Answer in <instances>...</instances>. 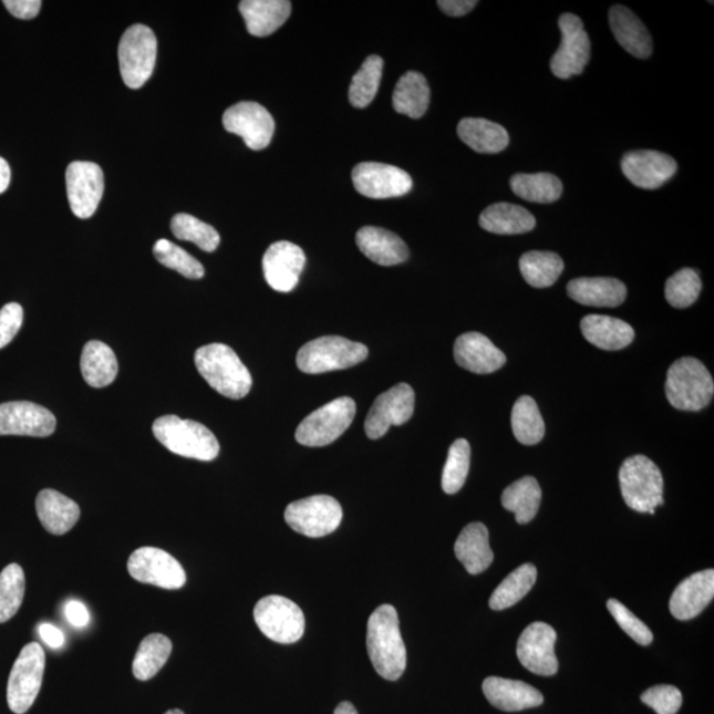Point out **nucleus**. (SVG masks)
Returning a JSON list of instances; mask_svg holds the SVG:
<instances>
[{
	"label": "nucleus",
	"instance_id": "1",
	"mask_svg": "<svg viewBox=\"0 0 714 714\" xmlns=\"http://www.w3.org/2000/svg\"><path fill=\"white\" fill-rule=\"evenodd\" d=\"M366 650L381 677L396 682L406 669V649L396 609L381 604L366 624Z\"/></svg>",
	"mask_w": 714,
	"mask_h": 714
},
{
	"label": "nucleus",
	"instance_id": "2",
	"mask_svg": "<svg viewBox=\"0 0 714 714\" xmlns=\"http://www.w3.org/2000/svg\"><path fill=\"white\" fill-rule=\"evenodd\" d=\"M197 371L210 387L230 400H241L251 390L253 380L237 353L230 346L213 343L195 352Z\"/></svg>",
	"mask_w": 714,
	"mask_h": 714
},
{
	"label": "nucleus",
	"instance_id": "3",
	"mask_svg": "<svg viewBox=\"0 0 714 714\" xmlns=\"http://www.w3.org/2000/svg\"><path fill=\"white\" fill-rule=\"evenodd\" d=\"M713 393V377L699 359H679L666 372L665 396L677 411H702L711 404Z\"/></svg>",
	"mask_w": 714,
	"mask_h": 714
},
{
	"label": "nucleus",
	"instance_id": "4",
	"mask_svg": "<svg viewBox=\"0 0 714 714\" xmlns=\"http://www.w3.org/2000/svg\"><path fill=\"white\" fill-rule=\"evenodd\" d=\"M153 433L167 451L180 457L209 462L220 453V444L215 434L193 420L163 416L155 420Z\"/></svg>",
	"mask_w": 714,
	"mask_h": 714
},
{
	"label": "nucleus",
	"instance_id": "5",
	"mask_svg": "<svg viewBox=\"0 0 714 714\" xmlns=\"http://www.w3.org/2000/svg\"><path fill=\"white\" fill-rule=\"evenodd\" d=\"M619 485L625 505L637 513L654 515L656 507L664 505L661 468L645 455H634L623 462Z\"/></svg>",
	"mask_w": 714,
	"mask_h": 714
},
{
	"label": "nucleus",
	"instance_id": "6",
	"mask_svg": "<svg viewBox=\"0 0 714 714\" xmlns=\"http://www.w3.org/2000/svg\"><path fill=\"white\" fill-rule=\"evenodd\" d=\"M369 349L362 343L342 337H323L306 343L298 351V369L309 375L351 369L369 358Z\"/></svg>",
	"mask_w": 714,
	"mask_h": 714
},
{
	"label": "nucleus",
	"instance_id": "7",
	"mask_svg": "<svg viewBox=\"0 0 714 714\" xmlns=\"http://www.w3.org/2000/svg\"><path fill=\"white\" fill-rule=\"evenodd\" d=\"M156 38L147 25L128 27L118 48L122 80L131 90H139L152 77L156 61Z\"/></svg>",
	"mask_w": 714,
	"mask_h": 714
},
{
	"label": "nucleus",
	"instance_id": "8",
	"mask_svg": "<svg viewBox=\"0 0 714 714\" xmlns=\"http://www.w3.org/2000/svg\"><path fill=\"white\" fill-rule=\"evenodd\" d=\"M45 654L42 645L32 642L24 645L13 663L7 684V703L17 714L29 712L42 689Z\"/></svg>",
	"mask_w": 714,
	"mask_h": 714
},
{
	"label": "nucleus",
	"instance_id": "9",
	"mask_svg": "<svg viewBox=\"0 0 714 714\" xmlns=\"http://www.w3.org/2000/svg\"><path fill=\"white\" fill-rule=\"evenodd\" d=\"M355 414L356 404L351 397L333 400L299 424L296 439L303 446H328L351 426Z\"/></svg>",
	"mask_w": 714,
	"mask_h": 714
},
{
	"label": "nucleus",
	"instance_id": "10",
	"mask_svg": "<svg viewBox=\"0 0 714 714\" xmlns=\"http://www.w3.org/2000/svg\"><path fill=\"white\" fill-rule=\"evenodd\" d=\"M342 519V506L329 495H315L297 500L284 511V520L290 528L312 539L335 532Z\"/></svg>",
	"mask_w": 714,
	"mask_h": 714
},
{
	"label": "nucleus",
	"instance_id": "11",
	"mask_svg": "<svg viewBox=\"0 0 714 714\" xmlns=\"http://www.w3.org/2000/svg\"><path fill=\"white\" fill-rule=\"evenodd\" d=\"M255 621L262 634L277 643H296L304 634L303 611L297 603L281 596H269L258 601Z\"/></svg>",
	"mask_w": 714,
	"mask_h": 714
},
{
	"label": "nucleus",
	"instance_id": "12",
	"mask_svg": "<svg viewBox=\"0 0 714 714\" xmlns=\"http://www.w3.org/2000/svg\"><path fill=\"white\" fill-rule=\"evenodd\" d=\"M561 44L550 59V71L556 77L568 80L578 76L588 65L591 43L583 23L575 13H563L559 19Z\"/></svg>",
	"mask_w": 714,
	"mask_h": 714
},
{
	"label": "nucleus",
	"instance_id": "13",
	"mask_svg": "<svg viewBox=\"0 0 714 714\" xmlns=\"http://www.w3.org/2000/svg\"><path fill=\"white\" fill-rule=\"evenodd\" d=\"M127 570L134 580L167 590L182 589L187 581L182 563L165 550L154 547L135 550L127 561Z\"/></svg>",
	"mask_w": 714,
	"mask_h": 714
},
{
	"label": "nucleus",
	"instance_id": "14",
	"mask_svg": "<svg viewBox=\"0 0 714 714\" xmlns=\"http://www.w3.org/2000/svg\"><path fill=\"white\" fill-rule=\"evenodd\" d=\"M223 125L228 133L240 135L245 145L255 152L267 148L276 131L275 118L268 108L251 101L238 102L227 108Z\"/></svg>",
	"mask_w": 714,
	"mask_h": 714
},
{
	"label": "nucleus",
	"instance_id": "15",
	"mask_svg": "<svg viewBox=\"0 0 714 714\" xmlns=\"http://www.w3.org/2000/svg\"><path fill=\"white\" fill-rule=\"evenodd\" d=\"M414 403L416 394L411 385L404 383L381 393L365 420L366 437L379 439L384 437L391 426L406 424L413 416Z\"/></svg>",
	"mask_w": 714,
	"mask_h": 714
},
{
	"label": "nucleus",
	"instance_id": "16",
	"mask_svg": "<svg viewBox=\"0 0 714 714\" xmlns=\"http://www.w3.org/2000/svg\"><path fill=\"white\" fill-rule=\"evenodd\" d=\"M352 182L358 193L370 199L404 196L413 188L411 175L404 169L376 162L359 163L353 168Z\"/></svg>",
	"mask_w": 714,
	"mask_h": 714
},
{
	"label": "nucleus",
	"instance_id": "17",
	"mask_svg": "<svg viewBox=\"0 0 714 714\" xmlns=\"http://www.w3.org/2000/svg\"><path fill=\"white\" fill-rule=\"evenodd\" d=\"M68 201L80 219H90L104 195V173L92 162H73L66 168Z\"/></svg>",
	"mask_w": 714,
	"mask_h": 714
},
{
	"label": "nucleus",
	"instance_id": "18",
	"mask_svg": "<svg viewBox=\"0 0 714 714\" xmlns=\"http://www.w3.org/2000/svg\"><path fill=\"white\" fill-rule=\"evenodd\" d=\"M557 632L544 622L529 624L518 641V659L535 675L553 676L559 671L555 654Z\"/></svg>",
	"mask_w": 714,
	"mask_h": 714
},
{
	"label": "nucleus",
	"instance_id": "19",
	"mask_svg": "<svg viewBox=\"0 0 714 714\" xmlns=\"http://www.w3.org/2000/svg\"><path fill=\"white\" fill-rule=\"evenodd\" d=\"M56 431V417L46 407L29 401L0 404V435L48 437Z\"/></svg>",
	"mask_w": 714,
	"mask_h": 714
},
{
	"label": "nucleus",
	"instance_id": "20",
	"mask_svg": "<svg viewBox=\"0 0 714 714\" xmlns=\"http://www.w3.org/2000/svg\"><path fill=\"white\" fill-rule=\"evenodd\" d=\"M304 267V251L289 241L270 245L262 258L265 280L271 289L280 292H290L297 288Z\"/></svg>",
	"mask_w": 714,
	"mask_h": 714
},
{
	"label": "nucleus",
	"instance_id": "21",
	"mask_svg": "<svg viewBox=\"0 0 714 714\" xmlns=\"http://www.w3.org/2000/svg\"><path fill=\"white\" fill-rule=\"evenodd\" d=\"M621 166L625 178L643 189L661 188L677 172V163L672 156L651 149L625 154Z\"/></svg>",
	"mask_w": 714,
	"mask_h": 714
},
{
	"label": "nucleus",
	"instance_id": "22",
	"mask_svg": "<svg viewBox=\"0 0 714 714\" xmlns=\"http://www.w3.org/2000/svg\"><path fill=\"white\" fill-rule=\"evenodd\" d=\"M454 359L461 369L476 375H489L507 362L505 353L479 332H467L455 340Z\"/></svg>",
	"mask_w": 714,
	"mask_h": 714
},
{
	"label": "nucleus",
	"instance_id": "23",
	"mask_svg": "<svg viewBox=\"0 0 714 714\" xmlns=\"http://www.w3.org/2000/svg\"><path fill=\"white\" fill-rule=\"evenodd\" d=\"M714 597L713 569L699 571L679 584L670 601L671 614L679 621H690L702 614Z\"/></svg>",
	"mask_w": 714,
	"mask_h": 714
},
{
	"label": "nucleus",
	"instance_id": "24",
	"mask_svg": "<svg viewBox=\"0 0 714 714\" xmlns=\"http://www.w3.org/2000/svg\"><path fill=\"white\" fill-rule=\"evenodd\" d=\"M483 693L489 704L505 712H520L536 708L544 703V696L535 686L503 677H487L483 682Z\"/></svg>",
	"mask_w": 714,
	"mask_h": 714
},
{
	"label": "nucleus",
	"instance_id": "25",
	"mask_svg": "<svg viewBox=\"0 0 714 714\" xmlns=\"http://www.w3.org/2000/svg\"><path fill=\"white\" fill-rule=\"evenodd\" d=\"M568 296L577 303L593 308H617L628 297V289L617 278H576L568 283Z\"/></svg>",
	"mask_w": 714,
	"mask_h": 714
},
{
	"label": "nucleus",
	"instance_id": "26",
	"mask_svg": "<svg viewBox=\"0 0 714 714\" xmlns=\"http://www.w3.org/2000/svg\"><path fill=\"white\" fill-rule=\"evenodd\" d=\"M356 244L365 257L381 267H394L410 258L403 238L383 228L363 227L356 234Z\"/></svg>",
	"mask_w": 714,
	"mask_h": 714
},
{
	"label": "nucleus",
	"instance_id": "27",
	"mask_svg": "<svg viewBox=\"0 0 714 714\" xmlns=\"http://www.w3.org/2000/svg\"><path fill=\"white\" fill-rule=\"evenodd\" d=\"M610 29L617 42L632 56L649 59L652 53V39L645 25L628 7L614 6L609 12Z\"/></svg>",
	"mask_w": 714,
	"mask_h": 714
},
{
	"label": "nucleus",
	"instance_id": "28",
	"mask_svg": "<svg viewBox=\"0 0 714 714\" xmlns=\"http://www.w3.org/2000/svg\"><path fill=\"white\" fill-rule=\"evenodd\" d=\"M238 9L250 35L267 38L289 19L291 3L289 0H242Z\"/></svg>",
	"mask_w": 714,
	"mask_h": 714
},
{
	"label": "nucleus",
	"instance_id": "29",
	"mask_svg": "<svg viewBox=\"0 0 714 714\" xmlns=\"http://www.w3.org/2000/svg\"><path fill=\"white\" fill-rule=\"evenodd\" d=\"M37 513L40 522L52 535H65L76 526L80 507L76 501L54 489H43L37 498Z\"/></svg>",
	"mask_w": 714,
	"mask_h": 714
},
{
	"label": "nucleus",
	"instance_id": "30",
	"mask_svg": "<svg viewBox=\"0 0 714 714\" xmlns=\"http://www.w3.org/2000/svg\"><path fill=\"white\" fill-rule=\"evenodd\" d=\"M455 556L470 575H480L494 561L485 524L472 522L462 530L454 546Z\"/></svg>",
	"mask_w": 714,
	"mask_h": 714
},
{
	"label": "nucleus",
	"instance_id": "31",
	"mask_svg": "<svg viewBox=\"0 0 714 714\" xmlns=\"http://www.w3.org/2000/svg\"><path fill=\"white\" fill-rule=\"evenodd\" d=\"M581 331L589 343L604 351L625 349L635 338V331L629 323L608 315L584 317Z\"/></svg>",
	"mask_w": 714,
	"mask_h": 714
},
{
	"label": "nucleus",
	"instance_id": "32",
	"mask_svg": "<svg viewBox=\"0 0 714 714\" xmlns=\"http://www.w3.org/2000/svg\"><path fill=\"white\" fill-rule=\"evenodd\" d=\"M479 226L489 234L522 235L536 227V219L526 208L509 203H496L483 210Z\"/></svg>",
	"mask_w": 714,
	"mask_h": 714
},
{
	"label": "nucleus",
	"instance_id": "33",
	"mask_svg": "<svg viewBox=\"0 0 714 714\" xmlns=\"http://www.w3.org/2000/svg\"><path fill=\"white\" fill-rule=\"evenodd\" d=\"M462 142L479 154H498L506 149L509 135L505 127L483 118H465L459 122Z\"/></svg>",
	"mask_w": 714,
	"mask_h": 714
},
{
	"label": "nucleus",
	"instance_id": "34",
	"mask_svg": "<svg viewBox=\"0 0 714 714\" xmlns=\"http://www.w3.org/2000/svg\"><path fill=\"white\" fill-rule=\"evenodd\" d=\"M393 108L413 120L424 117L431 104V87L423 73L406 72L393 92Z\"/></svg>",
	"mask_w": 714,
	"mask_h": 714
},
{
	"label": "nucleus",
	"instance_id": "35",
	"mask_svg": "<svg viewBox=\"0 0 714 714\" xmlns=\"http://www.w3.org/2000/svg\"><path fill=\"white\" fill-rule=\"evenodd\" d=\"M81 372L87 385L105 387L117 377V358L111 346L92 340L85 344L81 355Z\"/></svg>",
	"mask_w": 714,
	"mask_h": 714
},
{
	"label": "nucleus",
	"instance_id": "36",
	"mask_svg": "<svg viewBox=\"0 0 714 714\" xmlns=\"http://www.w3.org/2000/svg\"><path fill=\"white\" fill-rule=\"evenodd\" d=\"M541 495L539 482L534 476H524L505 489L501 505L515 514L516 522L528 524L539 513Z\"/></svg>",
	"mask_w": 714,
	"mask_h": 714
},
{
	"label": "nucleus",
	"instance_id": "37",
	"mask_svg": "<svg viewBox=\"0 0 714 714\" xmlns=\"http://www.w3.org/2000/svg\"><path fill=\"white\" fill-rule=\"evenodd\" d=\"M519 267L528 284L536 289H546L559 280L563 271V261L553 251L534 250L521 256Z\"/></svg>",
	"mask_w": 714,
	"mask_h": 714
},
{
	"label": "nucleus",
	"instance_id": "38",
	"mask_svg": "<svg viewBox=\"0 0 714 714\" xmlns=\"http://www.w3.org/2000/svg\"><path fill=\"white\" fill-rule=\"evenodd\" d=\"M509 183L514 194L529 203H555L560 199L563 190L561 180L547 173L516 174Z\"/></svg>",
	"mask_w": 714,
	"mask_h": 714
},
{
	"label": "nucleus",
	"instance_id": "39",
	"mask_svg": "<svg viewBox=\"0 0 714 714\" xmlns=\"http://www.w3.org/2000/svg\"><path fill=\"white\" fill-rule=\"evenodd\" d=\"M173 643L162 634H149L143 639L133 662L134 676L146 682L158 673L172 655Z\"/></svg>",
	"mask_w": 714,
	"mask_h": 714
},
{
	"label": "nucleus",
	"instance_id": "40",
	"mask_svg": "<svg viewBox=\"0 0 714 714\" xmlns=\"http://www.w3.org/2000/svg\"><path fill=\"white\" fill-rule=\"evenodd\" d=\"M537 580V569L532 563L515 569L511 575L505 578L489 598V608L495 611L513 608L526 597Z\"/></svg>",
	"mask_w": 714,
	"mask_h": 714
},
{
	"label": "nucleus",
	"instance_id": "41",
	"mask_svg": "<svg viewBox=\"0 0 714 714\" xmlns=\"http://www.w3.org/2000/svg\"><path fill=\"white\" fill-rule=\"evenodd\" d=\"M511 424L515 438L522 445L539 444L546 435V424H544L539 406L529 396H521L516 401Z\"/></svg>",
	"mask_w": 714,
	"mask_h": 714
},
{
	"label": "nucleus",
	"instance_id": "42",
	"mask_svg": "<svg viewBox=\"0 0 714 714\" xmlns=\"http://www.w3.org/2000/svg\"><path fill=\"white\" fill-rule=\"evenodd\" d=\"M383 59L376 54L365 59L351 81L349 99L352 106L364 108L376 97L381 76H383Z\"/></svg>",
	"mask_w": 714,
	"mask_h": 714
},
{
	"label": "nucleus",
	"instance_id": "43",
	"mask_svg": "<svg viewBox=\"0 0 714 714\" xmlns=\"http://www.w3.org/2000/svg\"><path fill=\"white\" fill-rule=\"evenodd\" d=\"M24 593V571L18 563H10L0 573V623H6L17 615L22 607Z\"/></svg>",
	"mask_w": 714,
	"mask_h": 714
},
{
	"label": "nucleus",
	"instance_id": "44",
	"mask_svg": "<svg viewBox=\"0 0 714 714\" xmlns=\"http://www.w3.org/2000/svg\"><path fill=\"white\" fill-rule=\"evenodd\" d=\"M472 447L464 438L457 439L448 448V455L442 473V489L448 495L461 491L470 470Z\"/></svg>",
	"mask_w": 714,
	"mask_h": 714
},
{
	"label": "nucleus",
	"instance_id": "45",
	"mask_svg": "<svg viewBox=\"0 0 714 714\" xmlns=\"http://www.w3.org/2000/svg\"><path fill=\"white\" fill-rule=\"evenodd\" d=\"M172 230L179 240L194 242L201 250L209 251V253L219 248L220 235L217 234V230L194 216L187 214L174 216Z\"/></svg>",
	"mask_w": 714,
	"mask_h": 714
},
{
	"label": "nucleus",
	"instance_id": "46",
	"mask_svg": "<svg viewBox=\"0 0 714 714\" xmlns=\"http://www.w3.org/2000/svg\"><path fill=\"white\" fill-rule=\"evenodd\" d=\"M153 250L156 260L165 265L166 268L178 271V273L189 278V280H200L204 273H206L203 265L195 257L187 253L178 245L165 240V238L156 242Z\"/></svg>",
	"mask_w": 714,
	"mask_h": 714
},
{
	"label": "nucleus",
	"instance_id": "47",
	"mask_svg": "<svg viewBox=\"0 0 714 714\" xmlns=\"http://www.w3.org/2000/svg\"><path fill=\"white\" fill-rule=\"evenodd\" d=\"M702 288L697 271L689 268L679 270L665 282L666 302L675 309L690 308L697 301Z\"/></svg>",
	"mask_w": 714,
	"mask_h": 714
},
{
	"label": "nucleus",
	"instance_id": "48",
	"mask_svg": "<svg viewBox=\"0 0 714 714\" xmlns=\"http://www.w3.org/2000/svg\"><path fill=\"white\" fill-rule=\"evenodd\" d=\"M608 609L619 624V628L631 639H634L638 644L649 645L654 641V634H652L648 624L642 622L634 613H631L623 603L617 600H609Z\"/></svg>",
	"mask_w": 714,
	"mask_h": 714
},
{
	"label": "nucleus",
	"instance_id": "49",
	"mask_svg": "<svg viewBox=\"0 0 714 714\" xmlns=\"http://www.w3.org/2000/svg\"><path fill=\"white\" fill-rule=\"evenodd\" d=\"M641 700L658 714H676L683 704L682 692L673 685L651 686L643 693Z\"/></svg>",
	"mask_w": 714,
	"mask_h": 714
},
{
	"label": "nucleus",
	"instance_id": "50",
	"mask_svg": "<svg viewBox=\"0 0 714 714\" xmlns=\"http://www.w3.org/2000/svg\"><path fill=\"white\" fill-rule=\"evenodd\" d=\"M23 308L18 303L6 304L0 310V350L9 345L23 324Z\"/></svg>",
	"mask_w": 714,
	"mask_h": 714
},
{
	"label": "nucleus",
	"instance_id": "51",
	"mask_svg": "<svg viewBox=\"0 0 714 714\" xmlns=\"http://www.w3.org/2000/svg\"><path fill=\"white\" fill-rule=\"evenodd\" d=\"M6 9L18 19H33L38 17L42 2L40 0H6Z\"/></svg>",
	"mask_w": 714,
	"mask_h": 714
},
{
	"label": "nucleus",
	"instance_id": "52",
	"mask_svg": "<svg viewBox=\"0 0 714 714\" xmlns=\"http://www.w3.org/2000/svg\"><path fill=\"white\" fill-rule=\"evenodd\" d=\"M65 617L74 628L83 629L90 623V611L80 601H70L65 604Z\"/></svg>",
	"mask_w": 714,
	"mask_h": 714
},
{
	"label": "nucleus",
	"instance_id": "53",
	"mask_svg": "<svg viewBox=\"0 0 714 714\" xmlns=\"http://www.w3.org/2000/svg\"><path fill=\"white\" fill-rule=\"evenodd\" d=\"M437 4L446 15L459 18L472 12L478 2H475V0H439Z\"/></svg>",
	"mask_w": 714,
	"mask_h": 714
},
{
	"label": "nucleus",
	"instance_id": "54",
	"mask_svg": "<svg viewBox=\"0 0 714 714\" xmlns=\"http://www.w3.org/2000/svg\"><path fill=\"white\" fill-rule=\"evenodd\" d=\"M40 638L43 639L44 643L50 645L51 649L63 648L65 638L63 632L51 623H43L39 625Z\"/></svg>",
	"mask_w": 714,
	"mask_h": 714
},
{
	"label": "nucleus",
	"instance_id": "55",
	"mask_svg": "<svg viewBox=\"0 0 714 714\" xmlns=\"http://www.w3.org/2000/svg\"><path fill=\"white\" fill-rule=\"evenodd\" d=\"M11 182V168L9 163L0 158V194L9 188Z\"/></svg>",
	"mask_w": 714,
	"mask_h": 714
},
{
	"label": "nucleus",
	"instance_id": "56",
	"mask_svg": "<svg viewBox=\"0 0 714 714\" xmlns=\"http://www.w3.org/2000/svg\"><path fill=\"white\" fill-rule=\"evenodd\" d=\"M333 714H359L355 706L349 702L340 703Z\"/></svg>",
	"mask_w": 714,
	"mask_h": 714
},
{
	"label": "nucleus",
	"instance_id": "57",
	"mask_svg": "<svg viewBox=\"0 0 714 714\" xmlns=\"http://www.w3.org/2000/svg\"><path fill=\"white\" fill-rule=\"evenodd\" d=\"M165 714H185V713H183L180 710H172V711H168Z\"/></svg>",
	"mask_w": 714,
	"mask_h": 714
}]
</instances>
